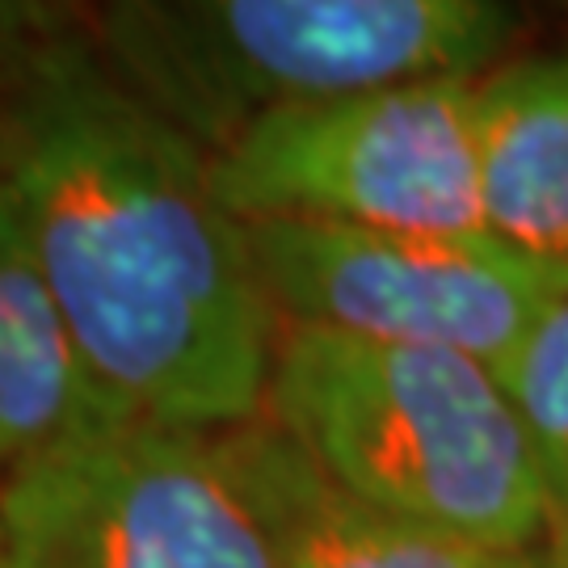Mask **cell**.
Masks as SVG:
<instances>
[{"instance_id": "3957f363", "label": "cell", "mask_w": 568, "mask_h": 568, "mask_svg": "<svg viewBox=\"0 0 568 568\" xmlns=\"http://www.w3.org/2000/svg\"><path fill=\"white\" fill-rule=\"evenodd\" d=\"M89 18L122 81L211 156L283 110L476 81L518 39L493 0H114Z\"/></svg>"}, {"instance_id": "9c48e42d", "label": "cell", "mask_w": 568, "mask_h": 568, "mask_svg": "<svg viewBox=\"0 0 568 568\" xmlns=\"http://www.w3.org/2000/svg\"><path fill=\"white\" fill-rule=\"evenodd\" d=\"M485 227L568 262V42L476 81Z\"/></svg>"}, {"instance_id": "7a4b0ae2", "label": "cell", "mask_w": 568, "mask_h": 568, "mask_svg": "<svg viewBox=\"0 0 568 568\" xmlns=\"http://www.w3.org/2000/svg\"><path fill=\"white\" fill-rule=\"evenodd\" d=\"M262 417L396 523L493 551L548 539L539 459L480 358L278 325Z\"/></svg>"}, {"instance_id": "5b68a950", "label": "cell", "mask_w": 568, "mask_h": 568, "mask_svg": "<svg viewBox=\"0 0 568 568\" xmlns=\"http://www.w3.org/2000/svg\"><path fill=\"white\" fill-rule=\"evenodd\" d=\"M248 248L278 325L450 349L501 366L568 295V262L488 227H354L257 220Z\"/></svg>"}, {"instance_id": "6da1fadb", "label": "cell", "mask_w": 568, "mask_h": 568, "mask_svg": "<svg viewBox=\"0 0 568 568\" xmlns=\"http://www.w3.org/2000/svg\"><path fill=\"white\" fill-rule=\"evenodd\" d=\"M211 164L122 81L89 4L0 0V199L102 384L190 429L257 422L278 345Z\"/></svg>"}, {"instance_id": "30bf717a", "label": "cell", "mask_w": 568, "mask_h": 568, "mask_svg": "<svg viewBox=\"0 0 568 568\" xmlns=\"http://www.w3.org/2000/svg\"><path fill=\"white\" fill-rule=\"evenodd\" d=\"M497 375L539 459L551 527L568 530V295L544 312Z\"/></svg>"}, {"instance_id": "7c38bea8", "label": "cell", "mask_w": 568, "mask_h": 568, "mask_svg": "<svg viewBox=\"0 0 568 568\" xmlns=\"http://www.w3.org/2000/svg\"><path fill=\"white\" fill-rule=\"evenodd\" d=\"M0 568H9V548H4V514H0Z\"/></svg>"}, {"instance_id": "8fae6325", "label": "cell", "mask_w": 568, "mask_h": 568, "mask_svg": "<svg viewBox=\"0 0 568 568\" xmlns=\"http://www.w3.org/2000/svg\"><path fill=\"white\" fill-rule=\"evenodd\" d=\"M518 568H568V530L565 527H551L544 544L523 551Z\"/></svg>"}, {"instance_id": "52a82bcc", "label": "cell", "mask_w": 568, "mask_h": 568, "mask_svg": "<svg viewBox=\"0 0 568 568\" xmlns=\"http://www.w3.org/2000/svg\"><path fill=\"white\" fill-rule=\"evenodd\" d=\"M227 447L270 530L274 568H518L523 560V551L476 548L363 506L270 417L232 426Z\"/></svg>"}, {"instance_id": "277c9868", "label": "cell", "mask_w": 568, "mask_h": 568, "mask_svg": "<svg viewBox=\"0 0 568 568\" xmlns=\"http://www.w3.org/2000/svg\"><path fill=\"white\" fill-rule=\"evenodd\" d=\"M9 568H274L227 429L126 417L0 476Z\"/></svg>"}, {"instance_id": "ba28073f", "label": "cell", "mask_w": 568, "mask_h": 568, "mask_svg": "<svg viewBox=\"0 0 568 568\" xmlns=\"http://www.w3.org/2000/svg\"><path fill=\"white\" fill-rule=\"evenodd\" d=\"M135 417L102 384L0 199V476L77 434Z\"/></svg>"}, {"instance_id": "8992f818", "label": "cell", "mask_w": 568, "mask_h": 568, "mask_svg": "<svg viewBox=\"0 0 568 568\" xmlns=\"http://www.w3.org/2000/svg\"><path fill=\"white\" fill-rule=\"evenodd\" d=\"M476 81H413L283 110L215 156V199L241 224L485 227Z\"/></svg>"}]
</instances>
